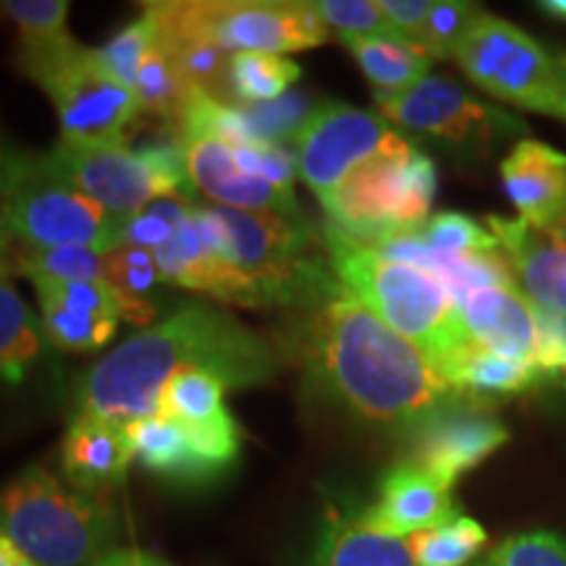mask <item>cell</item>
<instances>
[{"instance_id":"1","label":"cell","mask_w":566,"mask_h":566,"mask_svg":"<svg viewBox=\"0 0 566 566\" xmlns=\"http://www.w3.org/2000/svg\"><path fill=\"white\" fill-rule=\"evenodd\" d=\"M292 344L307 386L367 422L415 433L462 399L428 354L388 328L346 286L310 310Z\"/></svg>"},{"instance_id":"2","label":"cell","mask_w":566,"mask_h":566,"mask_svg":"<svg viewBox=\"0 0 566 566\" xmlns=\"http://www.w3.org/2000/svg\"><path fill=\"white\" fill-rule=\"evenodd\" d=\"M181 370H208L229 388H254L275 380L281 357L273 344L223 307L184 302L76 380V415L122 424L155 415L163 386Z\"/></svg>"},{"instance_id":"3","label":"cell","mask_w":566,"mask_h":566,"mask_svg":"<svg viewBox=\"0 0 566 566\" xmlns=\"http://www.w3.org/2000/svg\"><path fill=\"white\" fill-rule=\"evenodd\" d=\"M323 242L336 279L388 328L428 354L436 367L470 342L459 304L436 275L384 258L334 223L325 226Z\"/></svg>"},{"instance_id":"4","label":"cell","mask_w":566,"mask_h":566,"mask_svg":"<svg viewBox=\"0 0 566 566\" xmlns=\"http://www.w3.org/2000/svg\"><path fill=\"white\" fill-rule=\"evenodd\" d=\"M223 254L244 289V307L315 310L344 292L334 268L310 254L315 233L304 218L212 205Z\"/></svg>"},{"instance_id":"5","label":"cell","mask_w":566,"mask_h":566,"mask_svg":"<svg viewBox=\"0 0 566 566\" xmlns=\"http://www.w3.org/2000/svg\"><path fill=\"white\" fill-rule=\"evenodd\" d=\"M0 533L40 566H95L116 537V514L105 495L30 464L0 488Z\"/></svg>"},{"instance_id":"6","label":"cell","mask_w":566,"mask_h":566,"mask_svg":"<svg viewBox=\"0 0 566 566\" xmlns=\"http://www.w3.org/2000/svg\"><path fill=\"white\" fill-rule=\"evenodd\" d=\"M13 66L51 97L69 145L124 142V132L142 113L137 92L105 71L97 51L74 38L21 42L13 48Z\"/></svg>"},{"instance_id":"7","label":"cell","mask_w":566,"mask_h":566,"mask_svg":"<svg viewBox=\"0 0 566 566\" xmlns=\"http://www.w3.org/2000/svg\"><path fill=\"white\" fill-rule=\"evenodd\" d=\"M163 38H202L226 53H296L325 45L331 30L304 0H171L145 3Z\"/></svg>"},{"instance_id":"8","label":"cell","mask_w":566,"mask_h":566,"mask_svg":"<svg viewBox=\"0 0 566 566\" xmlns=\"http://www.w3.org/2000/svg\"><path fill=\"white\" fill-rule=\"evenodd\" d=\"M438 187L436 163L412 147L359 163L321 202L331 223L363 244L396 233L420 231L428 223Z\"/></svg>"},{"instance_id":"9","label":"cell","mask_w":566,"mask_h":566,"mask_svg":"<svg viewBox=\"0 0 566 566\" xmlns=\"http://www.w3.org/2000/svg\"><path fill=\"white\" fill-rule=\"evenodd\" d=\"M3 200L19 247H87L97 252L122 247L124 218L113 216L92 197L59 179L45 166L42 153H32L27 171Z\"/></svg>"},{"instance_id":"10","label":"cell","mask_w":566,"mask_h":566,"mask_svg":"<svg viewBox=\"0 0 566 566\" xmlns=\"http://www.w3.org/2000/svg\"><path fill=\"white\" fill-rule=\"evenodd\" d=\"M451 59L488 95L558 116V63L512 21L480 11Z\"/></svg>"},{"instance_id":"11","label":"cell","mask_w":566,"mask_h":566,"mask_svg":"<svg viewBox=\"0 0 566 566\" xmlns=\"http://www.w3.org/2000/svg\"><path fill=\"white\" fill-rule=\"evenodd\" d=\"M380 113L354 108L342 101H321L294 139L300 179L325 200L359 163L378 155L412 150Z\"/></svg>"},{"instance_id":"12","label":"cell","mask_w":566,"mask_h":566,"mask_svg":"<svg viewBox=\"0 0 566 566\" xmlns=\"http://www.w3.org/2000/svg\"><path fill=\"white\" fill-rule=\"evenodd\" d=\"M42 160L59 179L124 221L150 208L155 200L174 197L150 160L139 150H132L126 142H108V145L59 142L53 150L42 153Z\"/></svg>"},{"instance_id":"13","label":"cell","mask_w":566,"mask_h":566,"mask_svg":"<svg viewBox=\"0 0 566 566\" xmlns=\"http://www.w3.org/2000/svg\"><path fill=\"white\" fill-rule=\"evenodd\" d=\"M375 103L380 116L401 129L428 134L457 147L483 145L499 139V134L504 137L506 129H520L514 118L472 97L449 76H424L412 90L396 95L375 92Z\"/></svg>"},{"instance_id":"14","label":"cell","mask_w":566,"mask_h":566,"mask_svg":"<svg viewBox=\"0 0 566 566\" xmlns=\"http://www.w3.org/2000/svg\"><path fill=\"white\" fill-rule=\"evenodd\" d=\"M42 331L61 352H101L118 334L122 307L108 281H32Z\"/></svg>"},{"instance_id":"15","label":"cell","mask_w":566,"mask_h":566,"mask_svg":"<svg viewBox=\"0 0 566 566\" xmlns=\"http://www.w3.org/2000/svg\"><path fill=\"white\" fill-rule=\"evenodd\" d=\"M171 286L192 289L216 302L244 304V289L223 254V231L212 205H197L171 239L155 250Z\"/></svg>"},{"instance_id":"16","label":"cell","mask_w":566,"mask_h":566,"mask_svg":"<svg viewBox=\"0 0 566 566\" xmlns=\"http://www.w3.org/2000/svg\"><path fill=\"white\" fill-rule=\"evenodd\" d=\"M415 459L438 480L454 488L464 472L475 470L493 451L509 441V430L495 417L464 405L457 399L454 405L443 407L415 430Z\"/></svg>"},{"instance_id":"17","label":"cell","mask_w":566,"mask_h":566,"mask_svg":"<svg viewBox=\"0 0 566 566\" xmlns=\"http://www.w3.org/2000/svg\"><path fill=\"white\" fill-rule=\"evenodd\" d=\"M176 134L181 137L189 179H192L197 195L210 197L221 208L302 218L296 195L281 192L268 181L239 171L231 145H226L223 139L197 129H179Z\"/></svg>"},{"instance_id":"18","label":"cell","mask_w":566,"mask_h":566,"mask_svg":"<svg viewBox=\"0 0 566 566\" xmlns=\"http://www.w3.org/2000/svg\"><path fill=\"white\" fill-rule=\"evenodd\" d=\"M363 512L375 530L405 537V541L459 516L451 485H446L412 459L386 472L378 488V501Z\"/></svg>"},{"instance_id":"19","label":"cell","mask_w":566,"mask_h":566,"mask_svg":"<svg viewBox=\"0 0 566 566\" xmlns=\"http://www.w3.org/2000/svg\"><path fill=\"white\" fill-rule=\"evenodd\" d=\"M467 336L509 363L533 365L537 354V310L516 286L475 289L459 302Z\"/></svg>"},{"instance_id":"20","label":"cell","mask_w":566,"mask_h":566,"mask_svg":"<svg viewBox=\"0 0 566 566\" xmlns=\"http://www.w3.org/2000/svg\"><path fill=\"white\" fill-rule=\"evenodd\" d=\"M134 462L126 424L97 415H76L61 441L63 478L76 491L103 495L122 485Z\"/></svg>"},{"instance_id":"21","label":"cell","mask_w":566,"mask_h":566,"mask_svg":"<svg viewBox=\"0 0 566 566\" xmlns=\"http://www.w3.org/2000/svg\"><path fill=\"white\" fill-rule=\"evenodd\" d=\"M501 179L522 221L548 231L566 216V155L537 139H520L501 163Z\"/></svg>"},{"instance_id":"22","label":"cell","mask_w":566,"mask_h":566,"mask_svg":"<svg viewBox=\"0 0 566 566\" xmlns=\"http://www.w3.org/2000/svg\"><path fill=\"white\" fill-rule=\"evenodd\" d=\"M488 226L520 275L527 300L541 310L566 313V247L522 218L488 216Z\"/></svg>"},{"instance_id":"23","label":"cell","mask_w":566,"mask_h":566,"mask_svg":"<svg viewBox=\"0 0 566 566\" xmlns=\"http://www.w3.org/2000/svg\"><path fill=\"white\" fill-rule=\"evenodd\" d=\"M304 566H417V562L409 541L375 530L363 509L328 504Z\"/></svg>"},{"instance_id":"24","label":"cell","mask_w":566,"mask_h":566,"mask_svg":"<svg viewBox=\"0 0 566 566\" xmlns=\"http://www.w3.org/2000/svg\"><path fill=\"white\" fill-rule=\"evenodd\" d=\"M126 436L132 441L134 459L155 478L184 488H197L221 478L197 454L187 428L174 417L160 412L139 417L126 422Z\"/></svg>"},{"instance_id":"25","label":"cell","mask_w":566,"mask_h":566,"mask_svg":"<svg viewBox=\"0 0 566 566\" xmlns=\"http://www.w3.org/2000/svg\"><path fill=\"white\" fill-rule=\"evenodd\" d=\"M438 370L446 384L457 394H522L527 388L543 384V373L533 365L509 363L499 354L483 349L475 342H467L438 363Z\"/></svg>"},{"instance_id":"26","label":"cell","mask_w":566,"mask_h":566,"mask_svg":"<svg viewBox=\"0 0 566 566\" xmlns=\"http://www.w3.org/2000/svg\"><path fill=\"white\" fill-rule=\"evenodd\" d=\"M105 281L118 294L122 321L132 325H150L158 317L163 292L171 286L150 250L124 244L105 252Z\"/></svg>"},{"instance_id":"27","label":"cell","mask_w":566,"mask_h":566,"mask_svg":"<svg viewBox=\"0 0 566 566\" xmlns=\"http://www.w3.org/2000/svg\"><path fill=\"white\" fill-rule=\"evenodd\" d=\"M45 331L17 292L9 273H0V384L21 386L45 352Z\"/></svg>"},{"instance_id":"28","label":"cell","mask_w":566,"mask_h":566,"mask_svg":"<svg viewBox=\"0 0 566 566\" xmlns=\"http://www.w3.org/2000/svg\"><path fill=\"white\" fill-rule=\"evenodd\" d=\"M342 42L373 82L375 92L386 95L412 90L430 76L428 71L433 66V59L420 45L401 38H342Z\"/></svg>"},{"instance_id":"29","label":"cell","mask_w":566,"mask_h":566,"mask_svg":"<svg viewBox=\"0 0 566 566\" xmlns=\"http://www.w3.org/2000/svg\"><path fill=\"white\" fill-rule=\"evenodd\" d=\"M197 87L187 82L176 66L171 53L160 45L155 38V45L150 53L145 55L139 66V82H137V97L142 111L155 113V116L166 118L171 129H179L184 113H187L189 103H192ZM202 92V90H200Z\"/></svg>"},{"instance_id":"30","label":"cell","mask_w":566,"mask_h":566,"mask_svg":"<svg viewBox=\"0 0 566 566\" xmlns=\"http://www.w3.org/2000/svg\"><path fill=\"white\" fill-rule=\"evenodd\" d=\"M302 80V69L286 55L233 53L229 66L231 105L273 103Z\"/></svg>"},{"instance_id":"31","label":"cell","mask_w":566,"mask_h":566,"mask_svg":"<svg viewBox=\"0 0 566 566\" xmlns=\"http://www.w3.org/2000/svg\"><path fill=\"white\" fill-rule=\"evenodd\" d=\"M229 386L208 370H181L168 378L158 396L155 412L174 417L184 424H205L229 412L223 396Z\"/></svg>"},{"instance_id":"32","label":"cell","mask_w":566,"mask_h":566,"mask_svg":"<svg viewBox=\"0 0 566 566\" xmlns=\"http://www.w3.org/2000/svg\"><path fill=\"white\" fill-rule=\"evenodd\" d=\"M13 271L30 281H105V252L87 247H51L13 250Z\"/></svg>"},{"instance_id":"33","label":"cell","mask_w":566,"mask_h":566,"mask_svg":"<svg viewBox=\"0 0 566 566\" xmlns=\"http://www.w3.org/2000/svg\"><path fill=\"white\" fill-rule=\"evenodd\" d=\"M417 566H464L485 546L488 533L472 516H454L441 527L407 537Z\"/></svg>"},{"instance_id":"34","label":"cell","mask_w":566,"mask_h":566,"mask_svg":"<svg viewBox=\"0 0 566 566\" xmlns=\"http://www.w3.org/2000/svg\"><path fill=\"white\" fill-rule=\"evenodd\" d=\"M315 105L313 95H307V92H289L273 103L239 105V108L244 113L254 145L286 147V142L294 145L296 134L302 132Z\"/></svg>"},{"instance_id":"35","label":"cell","mask_w":566,"mask_h":566,"mask_svg":"<svg viewBox=\"0 0 566 566\" xmlns=\"http://www.w3.org/2000/svg\"><path fill=\"white\" fill-rule=\"evenodd\" d=\"M155 38H158V30H155V21L142 13L137 21L126 24L124 30H118L113 38L105 42V45L97 51V59L105 66V71L116 82H122L124 87L137 92L139 82V66L145 61V55L150 53L155 45Z\"/></svg>"},{"instance_id":"36","label":"cell","mask_w":566,"mask_h":566,"mask_svg":"<svg viewBox=\"0 0 566 566\" xmlns=\"http://www.w3.org/2000/svg\"><path fill=\"white\" fill-rule=\"evenodd\" d=\"M195 208V200L187 197H166L155 200L150 208H145L137 216L126 218L122 229V244L137 247V250H160L168 239L174 237L176 229L187 221L189 212Z\"/></svg>"},{"instance_id":"37","label":"cell","mask_w":566,"mask_h":566,"mask_svg":"<svg viewBox=\"0 0 566 566\" xmlns=\"http://www.w3.org/2000/svg\"><path fill=\"white\" fill-rule=\"evenodd\" d=\"M430 250L443 254H480V252H499V242L493 233H488L483 226L472 221L462 212H438L428 218V223L417 231Z\"/></svg>"},{"instance_id":"38","label":"cell","mask_w":566,"mask_h":566,"mask_svg":"<svg viewBox=\"0 0 566 566\" xmlns=\"http://www.w3.org/2000/svg\"><path fill=\"white\" fill-rule=\"evenodd\" d=\"M313 9L338 38H401L388 24L378 0H317Z\"/></svg>"},{"instance_id":"39","label":"cell","mask_w":566,"mask_h":566,"mask_svg":"<svg viewBox=\"0 0 566 566\" xmlns=\"http://www.w3.org/2000/svg\"><path fill=\"white\" fill-rule=\"evenodd\" d=\"M0 17L17 27L21 42H48L71 34L66 0H3Z\"/></svg>"},{"instance_id":"40","label":"cell","mask_w":566,"mask_h":566,"mask_svg":"<svg viewBox=\"0 0 566 566\" xmlns=\"http://www.w3.org/2000/svg\"><path fill=\"white\" fill-rule=\"evenodd\" d=\"M480 11H483L480 6L464 3V0H438L430 9L417 45L430 59H449V55H454L459 40L464 38V32L470 30Z\"/></svg>"},{"instance_id":"41","label":"cell","mask_w":566,"mask_h":566,"mask_svg":"<svg viewBox=\"0 0 566 566\" xmlns=\"http://www.w3.org/2000/svg\"><path fill=\"white\" fill-rule=\"evenodd\" d=\"M485 566H566V537L548 530L514 535L488 556Z\"/></svg>"},{"instance_id":"42","label":"cell","mask_w":566,"mask_h":566,"mask_svg":"<svg viewBox=\"0 0 566 566\" xmlns=\"http://www.w3.org/2000/svg\"><path fill=\"white\" fill-rule=\"evenodd\" d=\"M237 168L254 179H263L281 192L294 195V181L300 176L296 155L279 145H239L231 147Z\"/></svg>"},{"instance_id":"43","label":"cell","mask_w":566,"mask_h":566,"mask_svg":"<svg viewBox=\"0 0 566 566\" xmlns=\"http://www.w3.org/2000/svg\"><path fill=\"white\" fill-rule=\"evenodd\" d=\"M537 310V354L535 367L543 378H556L564 373L566 357V313H551V310Z\"/></svg>"},{"instance_id":"44","label":"cell","mask_w":566,"mask_h":566,"mask_svg":"<svg viewBox=\"0 0 566 566\" xmlns=\"http://www.w3.org/2000/svg\"><path fill=\"white\" fill-rule=\"evenodd\" d=\"M378 6L396 34H401V38L417 45V38H420L433 3L430 0H378Z\"/></svg>"},{"instance_id":"45","label":"cell","mask_w":566,"mask_h":566,"mask_svg":"<svg viewBox=\"0 0 566 566\" xmlns=\"http://www.w3.org/2000/svg\"><path fill=\"white\" fill-rule=\"evenodd\" d=\"M32 153L17 145L9 134L0 129V197L11 192L13 184L19 181V176L30 166Z\"/></svg>"},{"instance_id":"46","label":"cell","mask_w":566,"mask_h":566,"mask_svg":"<svg viewBox=\"0 0 566 566\" xmlns=\"http://www.w3.org/2000/svg\"><path fill=\"white\" fill-rule=\"evenodd\" d=\"M95 566H174L166 558L147 554L137 548H111Z\"/></svg>"},{"instance_id":"47","label":"cell","mask_w":566,"mask_h":566,"mask_svg":"<svg viewBox=\"0 0 566 566\" xmlns=\"http://www.w3.org/2000/svg\"><path fill=\"white\" fill-rule=\"evenodd\" d=\"M13 233L9 226V212H6V200L0 197V273H13Z\"/></svg>"},{"instance_id":"48","label":"cell","mask_w":566,"mask_h":566,"mask_svg":"<svg viewBox=\"0 0 566 566\" xmlns=\"http://www.w3.org/2000/svg\"><path fill=\"white\" fill-rule=\"evenodd\" d=\"M21 562H27V556L21 554L9 535L0 533V566H19Z\"/></svg>"},{"instance_id":"49","label":"cell","mask_w":566,"mask_h":566,"mask_svg":"<svg viewBox=\"0 0 566 566\" xmlns=\"http://www.w3.org/2000/svg\"><path fill=\"white\" fill-rule=\"evenodd\" d=\"M558 116L566 118V59H558Z\"/></svg>"},{"instance_id":"50","label":"cell","mask_w":566,"mask_h":566,"mask_svg":"<svg viewBox=\"0 0 566 566\" xmlns=\"http://www.w3.org/2000/svg\"><path fill=\"white\" fill-rule=\"evenodd\" d=\"M541 9L551 13V17L566 19V0H546V3H541Z\"/></svg>"},{"instance_id":"51","label":"cell","mask_w":566,"mask_h":566,"mask_svg":"<svg viewBox=\"0 0 566 566\" xmlns=\"http://www.w3.org/2000/svg\"><path fill=\"white\" fill-rule=\"evenodd\" d=\"M546 233H551V237H554L558 244H564V247H566V216L562 218V221H558V223L554 226V229H548Z\"/></svg>"},{"instance_id":"52","label":"cell","mask_w":566,"mask_h":566,"mask_svg":"<svg viewBox=\"0 0 566 566\" xmlns=\"http://www.w3.org/2000/svg\"><path fill=\"white\" fill-rule=\"evenodd\" d=\"M19 566H40V564H34V562H30V558H27V562H21Z\"/></svg>"},{"instance_id":"53","label":"cell","mask_w":566,"mask_h":566,"mask_svg":"<svg viewBox=\"0 0 566 566\" xmlns=\"http://www.w3.org/2000/svg\"><path fill=\"white\" fill-rule=\"evenodd\" d=\"M564 373H566V357H564Z\"/></svg>"},{"instance_id":"54","label":"cell","mask_w":566,"mask_h":566,"mask_svg":"<svg viewBox=\"0 0 566 566\" xmlns=\"http://www.w3.org/2000/svg\"><path fill=\"white\" fill-rule=\"evenodd\" d=\"M483 566H485V564H483Z\"/></svg>"}]
</instances>
